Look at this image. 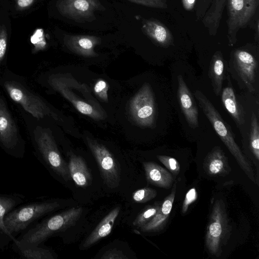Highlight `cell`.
<instances>
[{
    "label": "cell",
    "mask_w": 259,
    "mask_h": 259,
    "mask_svg": "<svg viewBox=\"0 0 259 259\" xmlns=\"http://www.w3.org/2000/svg\"><path fill=\"white\" fill-rule=\"evenodd\" d=\"M183 2L186 9H190L193 6L195 0H183Z\"/></svg>",
    "instance_id": "f35d334b"
},
{
    "label": "cell",
    "mask_w": 259,
    "mask_h": 259,
    "mask_svg": "<svg viewBox=\"0 0 259 259\" xmlns=\"http://www.w3.org/2000/svg\"><path fill=\"white\" fill-rule=\"evenodd\" d=\"M168 215L163 214L160 208L156 214L146 224L141 228V231L143 232H152L158 231L166 224Z\"/></svg>",
    "instance_id": "484cf974"
},
{
    "label": "cell",
    "mask_w": 259,
    "mask_h": 259,
    "mask_svg": "<svg viewBox=\"0 0 259 259\" xmlns=\"http://www.w3.org/2000/svg\"><path fill=\"white\" fill-rule=\"evenodd\" d=\"M120 210V206H117L111 210L82 243L80 249L89 248L103 238L109 235L112 231Z\"/></svg>",
    "instance_id": "2e32d148"
},
{
    "label": "cell",
    "mask_w": 259,
    "mask_h": 259,
    "mask_svg": "<svg viewBox=\"0 0 259 259\" xmlns=\"http://www.w3.org/2000/svg\"><path fill=\"white\" fill-rule=\"evenodd\" d=\"M131 2L147 7L156 8H166V0H127Z\"/></svg>",
    "instance_id": "1f68e13d"
},
{
    "label": "cell",
    "mask_w": 259,
    "mask_h": 259,
    "mask_svg": "<svg viewBox=\"0 0 259 259\" xmlns=\"http://www.w3.org/2000/svg\"><path fill=\"white\" fill-rule=\"evenodd\" d=\"M178 100L182 111L189 126L195 128L199 126L198 111L193 96L191 94L183 76H178Z\"/></svg>",
    "instance_id": "5bb4252c"
},
{
    "label": "cell",
    "mask_w": 259,
    "mask_h": 259,
    "mask_svg": "<svg viewBox=\"0 0 259 259\" xmlns=\"http://www.w3.org/2000/svg\"><path fill=\"white\" fill-rule=\"evenodd\" d=\"M24 201V196L20 194H0V229L11 236L5 226L4 217Z\"/></svg>",
    "instance_id": "cb8c5ba5"
},
{
    "label": "cell",
    "mask_w": 259,
    "mask_h": 259,
    "mask_svg": "<svg viewBox=\"0 0 259 259\" xmlns=\"http://www.w3.org/2000/svg\"><path fill=\"white\" fill-rule=\"evenodd\" d=\"M225 205L222 200L213 205L206 235L205 244L209 252L219 256L222 247L227 242L230 233Z\"/></svg>",
    "instance_id": "8992f818"
},
{
    "label": "cell",
    "mask_w": 259,
    "mask_h": 259,
    "mask_svg": "<svg viewBox=\"0 0 259 259\" xmlns=\"http://www.w3.org/2000/svg\"><path fill=\"white\" fill-rule=\"evenodd\" d=\"M56 7L63 16L78 22L93 21L96 11L105 10L99 0H59Z\"/></svg>",
    "instance_id": "30bf717a"
},
{
    "label": "cell",
    "mask_w": 259,
    "mask_h": 259,
    "mask_svg": "<svg viewBox=\"0 0 259 259\" xmlns=\"http://www.w3.org/2000/svg\"><path fill=\"white\" fill-rule=\"evenodd\" d=\"M160 208V206L158 204L147 207L136 218L133 222V225L137 228H141L148 222Z\"/></svg>",
    "instance_id": "4316f807"
},
{
    "label": "cell",
    "mask_w": 259,
    "mask_h": 259,
    "mask_svg": "<svg viewBox=\"0 0 259 259\" xmlns=\"http://www.w3.org/2000/svg\"><path fill=\"white\" fill-rule=\"evenodd\" d=\"M142 30L144 33L159 45L167 47L172 42V37L169 30L156 20H143Z\"/></svg>",
    "instance_id": "d6986e66"
},
{
    "label": "cell",
    "mask_w": 259,
    "mask_h": 259,
    "mask_svg": "<svg viewBox=\"0 0 259 259\" xmlns=\"http://www.w3.org/2000/svg\"><path fill=\"white\" fill-rule=\"evenodd\" d=\"M194 96L206 117L216 133L235 157L239 166L248 178L254 183L256 180L253 171L248 160L235 142L233 133L229 125L222 118L218 111L204 94L199 90Z\"/></svg>",
    "instance_id": "7a4b0ae2"
},
{
    "label": "cell",
    "mask_w": 259,
    "mask_h": 259,
    "mask_svg": "<svg viewBox=\"0 0 259 259\" xmlns=\"http://www.w3.org/2000/svg\"><path fill=\"white\" fill-rule=\"evenodd\" d=\"M225 76V61L221 53L217 52L211 58L208 70V76L217 96L220 95Z\"/></svg>",
    "instance_id": "7402d4cb"
},
{
    "label": "cell",
    "mask_w": 259,
    "mask_h": 259,
    "mask_svg": "<svg viewBox=\"0 0 259 259\" xmlns=\"http://www.w3.org/2000/svg\"><path fill=\"white\" fill-rule=\"evenodd\" d=\"M83 212L81 207H72L44 220L28 229L16 238L21 244L38 246L54 234L74 226Z\"/></svg>",
    "instance_id": "6da1fadb"
},
{
    "label": "cell",
    "mask_w": 259,
    "mask_h": 259,
    "mask_svg": "<svg viewBox=\"0 0 259 259\" xmlns=\"http://www.w3.org/2000/svg\"><path fill=\"white\" fill-rule=\"evenodd\" d=\"M130 109L133 118L138 125L145 127L154 126L156 105L149 84L144 83L134 96L130 102Z\"/></svg>",
    "instance_id": "52a82bcc"
},
{
    "label": "cell",
    "mask_w": 259,
    "mask_h": 259,
    "mask_svg": "<svg viewBox=\"0 0 259 259\" xmlns=\"http://www.w3.org/2000/svg\"><path fill=\"white\" fill-rule=\"evenodd\" d=\"M258 0H229L228 21L229 34L232 37L233 34L249 21L254 14Z\"/></svg>",
    "instance_id": "4fadbf2b"
},
{
    "label": "cell",
    "mask_w": 259,
    "mask_h": 259,
    "mask_svg": "<svg viewBox=\"0 0 259 259\" xmlns=\"http://www.w3.org/2000/svg\"><path fill=\"white\" fill-rule=\"evenodd\" d=\"M227 79L228 84L223 89L221 96L222 103L237 125L241 127L245 122L244 111L238 102L229 74Z\"/></svg>",
    "instance_id": "ac0fdd59"
},
{
    "label": "cell",
    "mask_w": 259,
    "mask_h": 259,
    "mask_svg": "<svg viewBox=\"0 0 259 259\" xmlns=\"http://www.w3.org/2000/svg\"><path fill=\"white\" fill-rule=\"evenodd\" d=\"M206 171L210 175H223L229 170L227 157L220 147H215L208 153L204 162Z\"/></svg>",
    "instance_id": "ffe728a7"
},
{
    "label": "cell",
    "mask_w": 259,
    "mask_h": 259,
    "mask_svg": "<svg viewBox=\"0 0 259 259\" xmlns=\"http://www.w3.org/2000/svg\"><path fill=\"white\" fill-rule=\"evenodd\" d=\"M16 238L11 236L0 229V252L9 244L10 242L13 241Z\"/></svg>",
    "instance_id": "d590c367"
},
{
    "label": "cell",
    "mask_w": 259,
    "mask_h": 259,
    "mask_svg": "<svg viewBox=\"0 0 259 259\" xmlns=\"http://www.w3.org/2000/svg\"><path fill=\"white\" fill-rule=\"evenodd\" d=\"M17 128L4 101L0 98V144L12 156L22 158L19 148Z\"/></svg>",
    "instance_id": "8fae6325"
},
{
    "label": "cell",
    "mask_w": 259,
    "mask_h": 259,
    "mask_svg": "<svg viewBox=\"0 0 259 259\" xmlns=\"http://www.w3.org/2000/svg\"><path fill=\"white\" fill-rule=\"evenodd\" d=\"M64 42L72 52L86 57H94L98 55L95 52L96 46L101 42L100 37L89 35H66Z\"/></svg>",
    "instance_id": "9a60e30c"
},
{
    "label": "cell",
    "mask_w": 259,
    "mask_h": 259,
    "mask_svg": "<svg viewBox=\"0 0 259 259\" xmlns=\"http://www.w3.org/2000/svg\"><path fill=\"white\" fill-rule=\"evenodd\" d=\"M197 198V192L195 188H192L187 193L182 207V212L187 211L189 206L194 202Z\"/></svg>",
    "instance_id": "e575fe53"
},
{
    "label": "cell",
    "mask_w": 259,
    "mask_h": 259,
    "mask_svg": "<svg viewBox=\"0 0 259 259\" xmlns=\"http://www.w3.org/2000/svg\"><path fill=\"white\" fill-rule=\"evenodd\" d=\"M33 133L36 152L41 162L64 180H70L68 164L62 157L51 131L38 126Z\"/></svg>",
    "instance_id": "277c9868"
},
{
    "label": "cell",
    "mask_w": 259,
    "mask_h": 259,
    "mask_svg": "<svg viewBox=\"0 0 259 259\" xmlns=\"http://www.w3.org/2000/svg\"><path fill=\"white\" fill-rule=\"evenodd\" d=\"M4 87L10 98L20 104L24 109L35 118L39 119L46 116H49L58 120L57 115L40 98L23 87L15 82L9 81L6 82Z\"/></svg>",
    "instance_id": "9c48e42d"
},
{
    "label": "cell",
    "mask_w": 259,
    "mask_h": 259,
    "mask_svg": "<svg viewBox=\"0 0 259 259\" xmlns=\"http://www.w3.org/2000/svg\"><path fill=\"white\" fill-rule=\"evenodd\" d=\"M157 195L154 189L150 188H144L138 189L133 194V200L137 203H145L153 199Z\"/></svg>",
    "instance_id": "83f0119b"
},
{
    "label": "cell",
    "mask_w": 259,
    "mask_h": 259,
    "mask_svg": "<svg viewBox=\"0 0 259 259\" xmlns=\"http://www.w3.org/2000/svg\"><path fill=\"white\" fill-rule=\"evenodd\" d=\"M49 83L81 114L94 120H103L105 118V112L94 98H82L74 92L67 75L52 76L49 78Z\"/></svg>",
    "instance_id": "5b68a950"
},
{
    "label": "cell",
    "mask_w": 259,
    "mask_h": 259,
    "mask_svg": "<svg viewBox=\"0 0 259 259\" xmlns=\"http://www.w3.org/2000/svg\"><path fill=\"white\" fill-rule=\"evenodd\" d=\"M94 91L96 95L102 101L108 102V85L107 82L102 79L99 80L95 84Z\"/></svg>",
    "instance_id": "f1b7e54d"
},
{
    "label": "cell",
    "mask_w": 259,
    "mask_h": 259,
    "mask_svg": "<svg viewBox=\"0 0 259 259\" xmlns=\"http://www.w3.org/2000/svg\"><path fill=\"white\" fill-rule=\"evenodd\" d=\"M8 34L5 25H0V63L3 60L7 50Z\"/></svg>",
    "instance_id": "d6a6232c"
},
{
    "label": "cell",
    "mask_w": 259,
    "mask_h": 259,
    "mask_svg": "<svg viewBox=\"0 0 259 259\" xmlns=\"http://www.w3.org/2000/svg\"><path fill=\"white\" fill-rule=\"evenodd\" d=\"M157 157L173 174H177L179 172L180 164L174 158L164 155H158Z\"/></svg>",
    "instance_id": "f546056e"
},
{
    "label": "cell",
    "mask_w": 259,
    "mask_h": 259,
    "mask_svg": "<svg viewBox=\"0 0 259 259\" xmlns=\"http://www.w3.org/2000/svg\"><path fill=\"white\" fill-rule=\"evenodd\" d=\"M13 248L23 258L26 259H54L53 251L48 248L38 246H26L20 244L16 239L13 241Z\"/></svg>",
    "instance_id": "603a6c76"
},
{
    "label": "cell",
    "mask_w": 259,
    "mask_h": 259,
    "mask_svg": "<svg viewBox=\"0 0 259 259\" xmlns=\"http://www.w3.org/2000/svg\"><path fill=\"white\" fill-rule=\"evenodd\" d=\"M101 259H126L127 257L117 248L110 249L105 251L100 257Z\"/></svg>",
    "instance_id": "836d02e7"
},
{
    "label": "cell",
    "mask_w": 259,
    "mask_h": 259,
    "mask_svg": "<svg viewBox=\"0 0 259 259\" xmlns=\"http://www.w3.org/2000/svg\"><path fill=\"white\" fill-rule=\"evenodd\" d=\"M68 167L71 178L77 186L85 188L91 184L92 176L82 157L70 152Z\"/></svg>",
    "instance_id": "e0dca14e"
},
{
    "label": "cell",
    "mask_w": 259,
    "mask_h": 259,
    "mask_svg": "<svg viewBox=\"0 0 259 259\" xmlns=\"http://www.w3.org/2000/svg\"><path fill=\"white\" fill-rule=\"evenodd\" d=\"M249 132V146L253 154L257 160L259 159V125L257 118L252 113Z\"/></svg>",
    "instance_id": "d4e9b609"
},
{
    "label": "cell",
    "mask_w": 259,
    "mask_h": 259,
    "mask_svg": "<svg viewBox=\"0 0 259 259\" xmlns=\"http://www.w3.org/2000/svg\"><path fill=\"white\" fill-rule=\"evenodd\" d=\"M88 145L94 155L105 184L109 188H117L120 182V170L112 153L103 144L87 137Z\"/></svg>",
    "instance_id": "ba28073f"
},
{
    "label": "cell",
    "mask_w": 259,
    "mask_h": 259,
    "mask_svg": "<svg viewBox=\"0 0 259 259\" xmlns=\"http://www.w3.org/2000/svg\"><path fill=\"white\" fill-rule=\"evenodd\" d=\"M232 62L239 81L250 92L254 93L258 69L256 59L249 53L238 50L234 53Z\"/></svg>",
    "instance_id": "7c38bea8"
},
{
    "label": "cell",
    "mask_w": 259,
    "mask_h": 259,
    "mask_svg": "<svg viewBox=\"0 0 259 259\" xmlns=\"http://www.w3.org/2000/svg\"><path fill=\"white\" fill-rule=\"evenodd\" d=\"M16 8L19 10H23L30 7L34 0H15Z\"/></svg>",
    "instance_id": "74e56055"
},
{
    "label": "cell",
    "mask_w": 259,
    "mask_h": 259,
    "mask_svg": "<svg viewBox=\"0 0 259 259\" xmlns=\"http://www.w3.org/2000/svg\"><path fill=\"white\" fill-rule=\"evenodd\" d=\"M56 201H37L16 207L4 217V224L9 233L15 237L35 221L60 207Z\"/></svg>",
    "instance_id": "3957f363"
},
{
    "label": "cell",
    "mask_w": 259,
    "mask_h": 259,
    "mask_svg": "<svg viewBox=\"0 0 259 259\" xmlns=\"http://www.w3.org/2000/svg\"><path fill=\"white\" fill-rule=\"evenodd\" d=\"M176 184H175L170 194L166 198L160 206V211L164 215H168L171 210L176 194Z\"/></svg>",
    "instance_id": "4dcf8cb0"
},
{
    "label": "cell",
    "mask_w": 259,
    "mask_h": 259,
    "mask_svg": "<svg viewBox=\"0 0 259 259\" xmlns=\"http://www.w3.org/2000/svg\"><path fill=\"white\" fill-rule=\"evenodd\" d=\"M143 166L149 183L164 188H169L171 186V175L159 165L153 162H145Z\"/></svg>",
    "instance_id": "44dd1931"
},
{
    "label": "cell",
    "mask_w": 259,
    "mask_h": 259,
    "mask_svg": "<svg viewBox=\"0 0 259 259\" xmlns=\"http://www.w3.org/2000/svg\"><path fill=\"white\" fill-rule=\"evenodd\" d=\"M225 1V0H220L218 1V3H216L214 11L210 17L211 20H213L214 22H215L219 19L221 11L222 10V7H223Z\"/></svg>",
    "instance_id": "8d00e7d4"
}]
</instances>
